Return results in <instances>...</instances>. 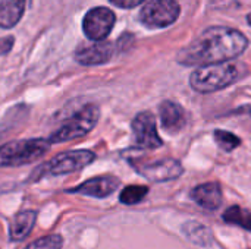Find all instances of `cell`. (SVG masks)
I'll return each mask as SVG.
<instances>
[{
    "mask_svg": "<svg viewBox=\"0 0 251 249\" xmlns=\"http://www.w3.org/2000/svg\"><path fill=\"white\" fill-rule=\"evenodd\" d=\"M222 219L229 225H235V226H240L246 230H251V211L240 207V205L229 207L224 213Z\"/></svg>",
    "mask_w": 251,
    "mask_h": 249,
    "instance_id": "obj_17",
    "label": "cell"
},
{
    "mask_svg": "<svg viewBox=\"0 0 251 249\" xmlns=\"http://www.w3.org/2000/svg\"><path fill=\"white\" fill-rule=\"evenodd\" d=\"M50 141L46 138H31L10 141L0 145V167H19L31 164L41 158L50 150Z\"/></svg>",
    "mask_w": 251,
    "mask_h": 249,
    "instance_id": "obj_3",
    "label": "cell"
},
{
    "mask_svg": "<svg viewBox=\"0 0 251 249\" xmlns=\"http://www.w3.org/2000/svg\"><path fill=\"white\" fill-rule=\"evenodd\" d=\"M26 0H0V28H13L25 12Z\"/></svg>",
    "mask_w": 251,
    "mask_h": 249,
    "instance_id": "obj_15",
    "label": "cell"
},
{
    "mask_svg": "<svg viewBox=\"0 0 251 249\" xmlns=\"http://www.w3.org/2000/svg\"><path fill=\"white\" fill-rule=\"evenodd\" d=\"M13 41H15L13 37L0 38V56H3V54H6V53L10 51V48L13 47Z\"/></svg>",
    "mask_w": 251,
    "mask_h": 249,
    "instance_id": "obj_22",
    "label": "cell"
},
{
    "mask_svg": "<svg viewBox=\"0 0 251 249\" xmlns=\"http://www.w3.org/2000/svg\"><path fill=\"white\" fill-rule=\"evenodd\" d=\"M100 119V109L96 104H87L81 110L71 114L49 136L50 144H63L90 134Z\"/></svg>",
    "mask_w": 251,
    "mask_h": 249,
    "instance_id": "obj_5",
    "label": "cell"
},
{
    "mask_svg": "<svg viewBox=\"0 0 251 249\" xmlns=\"http://www.w3.org/2000/svg\"><path fill=\"white\" fill-rule=\"evenodd\" d=\"M35 220H37V211L34 210H25L18 213L9 226V239L12 242L24 241L31 233Z\"/></svg>",
    "mask_w": 251,
    "mask_h": 249,
    "instance_id": "obj_14",
    "label": "cell"
},
{
    "mask_svg": "<svg viewBox=\"0 0 251 249\" xmlns=\"http://www.w3.org/2000/svg\"><path fill=\"white\" fill-rule=\"evenodd\" d=\"M116 16L109 7H94L87 12L82 21V29L87 38L93 41H103L113 29Z\"/></svg>",
    "mask_w": 251,
    "mask_h": 249,
    "instance_id": "obj_7",
    "label": "cell"
},
{
    "mask_svg": "<svg viewBox=\"0 0 251 249\" xmlns=\"http://www.w3.org/2000/svg\"><path fill=\"white\" fill-rule=\"evenodd\" d=\"M115 53V44L99 41L90 45H82L75 51V60L82 66H97L107 63Z\"/></svg>",
    "mask_w": 251,
    "mask_h": 249,
    "instance_id": "obj_11",
    "label": "cell"
},
{
    "mask_svg": "<svg viewBox=\"0 0 251 249\" xmlns=\"http://www.w3.org/2000/svg\"><path fill=\"white\" fill-rule=\"evenodd\" d=\"M132 167L137 169L140 175H143L150 182H168L175 181L184 173L182 164L175 158H162L151 163H137L132 161Z\"/></svg>",
    "mask_w": 251,
    "mask_h": 249,
    "instance_id": "obj_8",
    "label": "cell"
},
{
    "mask_svg": "<svg viewBox=\"0 0 251 249\" xmlns=\"http://www.w3.org/2000/svg\"><path fill=\"white\" fill-rule=\"evenodd\" d=\"M62 247H63V239L60 235H49L34 241L25 249H62Z\"/></svg>",
    "mask_w": 251,
    "mask_h": 249,
    "instance_id": "obj_20",
    "label": "cell"
},
{
    "mask_svg": "<svg viewBox=\"0 0 251 249\" xmlns=\"http://www.w3.org/2000/svg\"><path fill=\"white\" fill-rule=\"evenodd\" d=\"M249 47L247 37L231 26H210L178 53L184 66H209L237 59Z\"/></svg>",
    "mask_w": 251,
    "mask_h": 249,
    "instance_id": "obj_1",
    "label": "cell"
},
{
    "mask_svg": "<svg viewBox=\"0 0 251 249\" xmlns=\"http://www.w3.org/2000/svg\"><path fill=\"white\" fill-rule=\"evenodd\" d=\"M191 197L197 205L207 211H216L222 205V188L218 182H207L197 185L191 191Z\"/></svg>",
    "mask_w": 251,
    "mask_h": 249,
    "instance_id": "obj_13",
    "label": "cell"
},
{
    "mask_svg": "<svg viewBox=\"0 0 251 249\" xmlns=\"http://www.w3.org/2000/svg\"><path fill=\"white\" fill-rule=\"evenodd\" d=\"M131 126H132L134 138L138 147L146 148V150H156L163 145V141L157 134L156 117L153 113L150 112L138 113L134 117Z\"/></svg>",
    "mask_w": 251,
    "mask_h": 249,
    "instance_id": "obj_9",
    "label": "cell"
},
{
    "mask_svg": "<svg viewBox=\"0 0 251 249\" xmlns=\"http://www.w3.org/2000/svg\"><path fill=\"white\" fill-rule=\"evenodd\" d=\"M182 232H184L185 238L188 241H191L193 244H196V245L209 247L213 242V236H212L210 229L203 226V225H200V223H197V222L185 223L184 227H182Z\"/></svg>",
    "mask_w": 251,
    "mask_h": 249,
    "instance_id": "obj_16",
    "label": "cell"
},
{
    "mask_svg": "<svg viewBox=\"0 0 251 249\" xmlns=\"http://www.w3.org/2000/svg\"><path fill=\"white\" fill-rule=\"evenodd\" d=\"M247 21H249V23L251 25V13H249V15H247Z\"/></svg>",
    "mask_w": 251,
    "mask_h": 249,
    "instance_id": "obj_23",
    "label": "cell"
},
{
    "mask_svg": "<svg viewBox=\"0 0 251 249\" xmlns=\"http://www.w3.org/2000/svg\"><path fill=\"white\" fill-rule=\"evenodd\" d=\"M159 117L160 123L165 131L168 132H179L184 129L187 123V114L185 110L182 109L181 104L172 101V100H165L159 106Z\"/></svg>",
    "mask_w": 251,
    "mask_h": 249,
    "instance_id": "obj_12",
    "label": "cell"
},
{
    "mask_svg": "<svg viewBox=\"0 0 251 249\" xmlns=\"http://www.w3.org/2000/svg\"><path fill=\"white\" fill-rule=\"evenodd\" d=\"M213 138H215V141H216V144L224 150V151H234L235 148H238L240 147V144H241V139L237 136V135H234V134H231V132H228V131H224V129H216L215 132H213Z\"/></svg>",
    "mask_w": 251,
    "mask_h": 249,
    "instance_id": "obj_19",
    "label": "cell"
},
{
    "mask_svg": "<svg viewBox=\"0 0 251 249\" xmlns=\"http://www.w3.org/2000/svg\"><path fill=\"white\" fill-rule=\"evenodd\" d=\"M181 13L176 0H150L140 10V21L147 28H166L172 25Z\"/></svg>",
    "mask_w": 251,
    "mask_h": 249,
    "instance_id": "obj_6",
    "label": "cell"
},
{
    "mask_svg": "<svg viewBox=\"0 0 251 249\" xmlns=\"http://www.w3.org/2000/svg\"><path fill=\"white\" fill-rule=\"evenodd\" d=\"M96 160V154L88 150H72L66 153H60L50 158L49 161L43 163L31 173L29 182L40 181L49 176H62L82 170L88 164Z\"/></svg>",
    "mask_w": 251,
    "mask_h": 249,
    "instance_id": "obj_4",
    "label": "cell"
},
{
    "mask_svg": "<svg viewBox=\"0 0 251 249\" xmlns=\"http://www.w3.org/2000/svg\"><path fill=\"white\" fill-rule=\"evenodd\" d=\"M121 182L115 176H97L93 179H88L82 182L81 185L66 189L68 194H79V195H87L93 198H107L112 195L118 188Z\"/></svg>",
    "mask_w": 251,
    "mask_h": 249,
    "instance_id": "obj_10",
    "label": "cell"
},
{
    "mask_svg": "<svg viewBox=\"0 0 251 249\" xmlns=\"http://www.w3.org/2000/svg\"><path fill=\"white\" fill-rule=\"evenodd\" d=\"M109 1L112 4L118 6V7H122V9H132V7L141 4L146 0H109Z\"/></svg>",
    "mask_w": 251,
    "mask_h": 249,
    "instance_id": "obj_21",
    "label": "cell"
},
{
    "mask_svg": "<svg viewBox=\"0 0 251 249\" xmlns=\"http://www.w3.org/2000/svg\"><path fill=\"white\" fill-rule=\"evenodd\" d=\"M247 73V68L243 63H218L201 66L196 69L190 76V85L194 91L209 94L221 91L238 82Z\"/></svg>",
    "mask_w": 251,
    "mask_h": 249,
    "instance_id": "obj_2",
    "label": "cell"
},
{
    "mask_svg": "<svg viewBox=\"0 0 251 249\" xmlns=\"http://www.w3.org/2000/svg\"><path fill=\"white\" fill-rule=\"evenodd\" d=\"M149 194V188L144 185H129L122 189L119 194V201L125 205L140 204Z\"/></svg>",
    "mask_w": 251,
    "mask_h": 249,
    "instance_id": "obj_18",
    "label": "cell"
}]
</instances>
